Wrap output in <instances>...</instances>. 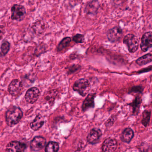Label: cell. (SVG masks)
Segmentation results:
<instances>
[{"label": "cell", "instance_id": "30bf717a", "mask_svg": "<svg viewBox=\"0 0 152 152\" xmlns=\"http://www.w3.org/2000/svg\"><path fill=\"white\" fill-rule=\"evenodd\" d=\"M142 51L146 52L152 47V32H148L143 34L140 45Z\"/></svg>", "mask_w": 152, "mask_h": 152}, {"label": "cell", "instance_id": "7c38bea8", "mask_svg": "<svg viewBox=\"0 0 152 152\" xmlns=\"http://www.w3.org/2000/svg\"><path fill=\"white\" fill-rule=\"evenodd\" d=\"M99 7L98 0H92L86 4L84 9V12L89 15H96Z\"/></svg>", "mask_w": 152, "mask_h": 152}, {"label": "cell", "instance_id": "ffe728a7", "mask_svg": "<svg viewBox=\"0 0 152 152\" xmlns=\"http://www.w3.org/2000/svg\"><path fill=\"white\" fill-rule=\"evenodd\" d=\"M72 41V39L70 37H66L62 39L57 47L58 52L62 51L63 50L67 48Z\"/></svg>", "mask_w": 152, "mask_h": 152}, {"label": "cell", "instance_id": "52a82bcc", "mask_svg": "<svg viewBox=\"0 0 152 152\" xmlns=\"http://www.w3.org/2000/svg\"><path fill=\"white\" fill-rule=\"evenodd\" d=\"M40 95V92L39 89L34 87L27 90L25 96V98L28 103L32 104L37 101L39 98Z\"/></svg>", "mask_w": 152, "mask_h": 152}, {"label": "cell", "instance_id": "ac0fdd59", "mask_svg": "<svg viewBox=\"0 0 152 152\" xmlns=\"http://www.w3.org/2000/svg\"><path fill=\"white\" fill-rule=\"evenodd\" d=\"M32 28L35 34L37 35H40L43 33L45 30V25L42 22L39 21L38 22H35L33 24Z\"/></svg>", "mask_w": 152, "mask_h": 152}, {"label": "cell", "instance_id": "d4e9b609", "mask_svg": "<svg viewBox=\"0 0 152 152\" xmlns=\"http://www.w3.org/2000/svg\"><path fill=\"white\" fill-rule=\"evenodd\" d=\"M57 95V91L55 90L51 91L46 96L45 99L49 102H53Z\"/></svg>", "mask_w": 152, "mask_h": 152}, {"label": "cell", "instance_id": "3957f363", "mask_svg": "<svg viewBox=\"0 0 152 152\" xmlns=\"http://www.w3.org/2000/svg\"><path fill=\"white\" fill-rule=\"evenodd\" d=\"M11 18L15 21H23L26 15V10L23 5L15 4L11 9Z\"/></svg>", "mask_w": 152, "mask_h": 152}, {"label": "cell", "instance_id": "4fadbf2b", "mask_svg": "<svg viewBox=\"0 0 152 152\" xmlns=\"http://www.w3.org/2000/svg\"><path fill=\"white\" fill-rule=\"evenodd\" d=\"M101 130L98 128H94L90 131L87 137L88 142L91 144H95L97 143L102 136Z\"/></svg>", "mask_w": 152, "mask_h": 152}, {"label": "cell", "instance_id": "83f0119b", "mask_svg": "<svg viewBox=\"0 0 152 152\" xmlns=\"http://www.w3.org/2000/svg\"><path fill=\"white\" fill-rule=\"evenodd\" d=\"M113 1L115 5L120 6L124 4L126 1V0H113Z\"/></svg>", "mask_w": 152, "mask_h": 152}, {"label": "cell", "instance_id": "9c48e42d", "mask_svg": "<svg viewBox=\"0 0 152 152\" xmlns=\"http://www.w3.org/2000/svg\"><path fill=\"white\" fill-rule=\"evenodd\" d=\"M26 146L23 142L12 141L7 144L6 147L7 152H23L26 149Z\"/></svg>", "mask_w": 152, "mask_h": 152}, {"label": "cell", "instance_id": "7a4b0ae2", "mask_svg": "<svg viewBox=\"0 0 152 152\" xmlns=\"http://www.w3.org/2000/svg\"><path fill=\"white\" fill-rule=\"evenodd\" d=\"M73 89L82 96H85L88 93L90 89V84L88 80L80 79L75 82Z\"/></svg>", "mask_w": 152, "mask_h": 152}, {"label": "cell", "instance_id": "5b68a950", "mask_svg": "<svg viewBox=\"0 0 152 152\" xmlns=\"http://www.w3.org/2000/svg\"><path fill=\"white\" fill-rule=\"evenodd\" d=\"M46 140L41 136H36L34 138L30 143V148L31 151H37L41 150L46 145Z\"/></svg>", "mask_w": 152, "mask_h": 152}, {"label": "cell", "instance_id": "8fae6325", "mask_svg": "<svg viewBox=\"0 0 152 152\" xmlns=\"http://www.w3.org/2000/svg\"><path fill=\"white\" fill-rule=\"evenodd\" d=\"M23 86L22 82L18 80H14L12 81L8 86L9 93L12 96H16L20 94L23 89Z\"/></svg>", "mask_w": 152, "mask_h": 152}, {"label": "cell", "instance_id": "2e32d148", "mask_svg": "<svg viewBox=\"0 0 152 152\" xmlns=\"http://www.w3.org/2000/svg\"><path fill=\"white\" fill-rule=\"evenodd\" d=\"M44 123V119L40 114L36 115L33 121L30 124V127L33 130L37 131L39 129Z\"/></svg>", "mask_w": 152, "mask_h": 152}, {"label": "cell", "instance_id": "f1b7e54d", "mask_svg": "<svg viewBox=\"0 0 152 152\" xmlns=\"http://www.w3.org/2000/svg\"><path fill=\"white\" fill-rule=\"evenodd\" d=\"M152 70V66H150L149 67H147V68L143 69V70H140V71L138 72L139 73H140L145 72H148Z\"/></svg>", "mask_w": 152, "mask_h": 152}, {"label": "cell", "instance_id": "277c9868", "mask_svg": "<svg viewBox=\"0 0 152 152\" xmlns=\"http://www.w3.org/2000/svg\"><path fill=\"white\" fill-rule=\"evenodd\" d=\"M123 42L127 46L130 53L136 52L138 48V40L133 34H129L126 35L124 39Z\"/></svg>", "mask_w": 152, "mask_h": 152}, {"label": "cell", "instance_id": "9a60e30c", "mask_svg": "<svg viewBox=\"0 0 152 152\" xmlns=\"http://www.w3.org/2000/svg\"><path fill=\"white\" fill-rule=\"evenodd\" d=\"M134 137V132L131 129L126 128L122 132L121 138L123 142L129 143Z\"/></svg>", "mask_w": 152, "mask_h": 152}, {"label": "cell", "instance_id": "e0dca14e", "mask_svg": "<svg viewBox=\"0 0 152 152\" xmlns=\"http://www.w3.org/2000/svg\"><path fill=\"white\" fill-rule=\"evenodd\" d=\"M141 102L142 99L141 97L140 96H136L135 99L131 103L129 104L130 107L132 108V113L134 115L138 114Z\"/></svg>", "mask_w": 152, "mask_h": 152}, {"label": "cell", "instance_id": "8992f818", "mask_svg": "<svg viewBox=\"0 0 152 152\" xmlns=\"http://www.w3.org/2000/svg\"><path fill=\"white\" fill-rule=\"evenodd\" d=\"M122 30L120 27L115 26L107 31V39L111 42H115L121 39L122 37Z\"/></svg>", "mask_w": 152, "mask_h": 152}, {"label": "cell", "instance_id": "6da1fadb", "mask_svg": "<svg viewBox=\"0 0 152 152\" xmlns=\"http://www.w3.org/2000/svg\"><path fill=\"white\" fill-rule=\"evenodd\" d=\"M23 116V112L19 107H12L6 112V122L10 127H13L19 122Z\"/></svg>", "mask_w": 152, "mask_h": 152}, {"label": "cell", "instance_id": "44dd1931", "mask_svg": "<svg viewBox=\"0 0 152 152\" xmlns=\"http://www.w3.org/2000/svg\"><path fill=\"white\" fill-rule=\"evenodd\" d=\"M10 43L9 42L6 40H4L2 41L1 46V56H5L7 54L10 50Z\"/></svg>", "mask_w": 152, "mask_h": 152}, {"label": "cell", "instance_id": "cb8c5ba5", "mask_svg": "<svg viewBox=\"0 0 152 152\" xmlns=\"http://www.w3.org/2000/svg\"><path fill=\"white\" fill-rule=\"evenodd\" d=\"M72 40L76 43H83L84 41V35L77 34L72 37Z\"/></svg>", "mask_w": 152, "mask_h": 152}, {"label": "cell", "instance_id": "484cf974", "mask_svg": "<svg viewBox=\"0 0 152 152\" xmlns=\"http://www.w3.org/2000/svg\"><path fill=\"white\" fill-rule=\"evenodd\" d=\"M144 88L141 86H134L130 89L129 93H141L143 91Z\"/></svg>", "mask_w": 152, "mask_h": 152}, {"label": "cell", "instance_id": "d6986e66", "mask_svg": "<svg viewBox=\"0 0 152 152\" xmlns=\"http://www.w3.org/2000/svg\"><path fill=\"white\" fill-rule=\"evenodd\" d=\"M152 61V54H148L138 58L136 63L139 66H143L149 64Z\"/></svg>", "mask_w": 152, "mask_h": 152}, {"label": "cell", "instance_id": "603a6c76", "mask_svg": "<svg viewBox=\"0 0 152 152\" xmlns=\"http://www.w3.org/2000/svg\"><path fill=\"white\" fill-rule=\"evenodd\" d=\"M142 121L141 123L145 127H146L148 125L150 121V116H151V112L148 110H145L142 113Z\"/></svg>", "mask_w": 152, "mask_h": 152}, {"label": "cell", "instance_id": "4316f807", "mask_svg": "<svg viewBox=\"0 0 152 152\" xmlns=\"http://www.w3.org/2000/svg\"><path fill=\"white\" fill-rule=\"evenodd\" d=\"M115 120H116V117H115V116L112 115V116H111V117L109 118L108 120L106 122L105 125L106 126V127H111L113 124L114 123Z\"/></svg>", "mask_w": 152, "mask_h": 152}, {"label": "cell", "instance_id": "7402d4cb", "mask_svg": "<svg viewBox=\"0 0 152 152\" xmlns=\"http://www.w3.org/2000/svg\"><path fill=\"white\" fill-rule=\"evenodd\" d=\"M59 145L57 142L50 141L46 145L45 148L46 152H56L59 150Z\"/></svg>", "mask_w": 152, "mask_h": 152}, {"label": "cell", "instance_id": "5bb4252c", "mask_svg": "<svg viewBox=\"0 0 152 152\" xmlns=\"http://www.w3.org/2000/svg\"><path fill=\"white\" fill-rule=\"evenodd\" d=\"M95 96H96V94L95 93H91L87 96V97L83 101L82 106V109L83 112H85L90 108L94 107L95 106L94 99H95Z\"/></svg>", "mask_w": 152, "mask_h": 152}, {"label": "cell", "instance_id": "ba28073f", "mask_svg": "<svg viewBox=\"0 0 152 152\" xmlns=\"http://www.w3.org/2000/svg\"><path fill=\"white\" fill-rule=\"evenodd\" d=\"M117 141L113 138L109 137L103 142L102 149L103 152H113L115 151L117 148Z\"/></svg>", "mask_w": 152, "mask_h": 152}]
</instances>
